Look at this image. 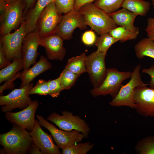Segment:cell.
Here are the masks:
<instances>
[{
  "mask_svg": "<svg viewBox=\"0 0 154 154\" xmlns=\"http://www.w3.org/2000/svg\"><path fill=\"white\" fill-rule=\"evenodd\" d=\"M33 143L29 132L14 123L10 131L0 135V144L5 154H27Z\"/></svg>",
  "mask_w": 154,
  "mask_h": 154,
  "instance_id": "6da1fadb",
  "label": "cell"
},
{
  "mask_svg": "<svg viewBox=\"0 0 154 154\" xmlns=\"http://www.w3.org/2000/svg\"><path fill=\"white\" fill-rule=\"evenodd\" d=\"M78 11L83 16L86 25L98 35L108 33L117 27L108 14L92 3L84 5Z\"/></svg>",
  "mask_w": 154,
  "mask_h": 154,
  "instance_id": "7a4b0ae2",
  "label": "cell"
},
{
  "mask_svg": "<svg viewBox=\"0 0 154 154\" xmlns=\"http://www.w3.org/2000/svg\"><path fill=\"white\" fill-rule=\"evenodd\" d=\"M141 66L137 65L132 72V74L129 82L122 85L117 94L113 98L109 104L113 107L126 106L134 109L135 107L134 95L135 89L139 87L147 86L141 80L140 71Z\"/></svg>",
  "mask_w": 154,
  "mask_h": 154,
  "instance_id": "3957f363",
  "label": "cell"
},
{
  "mask_svg": "<svg viewBox=\"0 0 154 154\" xmlns=\"http://www.w3.org/2000/svg\"><path fill=\"white\" fill-rule=\"evenodd\" d=\"M132 74L131 72H121L115 68L107 69L103 82L98 87L91 90L90 93L94 97L110 95L114 98L118 93L123 82L130 78Z\"/></svg>",
  "mask_w": 154,
  "mask_h": 154,
  "instance_id": "277c9868",
  "label": "cell"
},
{
  "mask_svg": "<svg viewBox=\"0 0 154 154\" xmlns=\"http://www.w3.org/2000/svg\"><path fill=\"white\" fill-rule=\"evenodd\" d=\"M27 34L26 22L24 20L19 28L14 33H9L1 37L0 43L8 60L22 57L23 42Z\"/></svg>",
  "mask_w": 154,
  "mask_h": 154,
  "instance_id": "5b68a950",
  "label": "cell"
},
{
  "mask_svg": "<svg viewBox=\"0 0 154 154\" xmlns=\"http://www.w3.org/2000/svg\"><path fill=\"white\" fill-rule=\"evenodd\" d=\"M36 117L40 125L50 132L56 145L62 149L76 144L86 138L83 133L78 130L68 131L59 129L42 116L37 115Z\"/></svg>",
  "mask_w": 154,
  "mask_h": 154,
  "instance_id": "8992f818",
  "label": "cell"
},
{
  "mask_svg": "<svg viewBox=\"0 0 154 154\" xmlns=\"http://www.w3.org/2000/svg\"><path fill=\"white\" fill-rule=\"evenodd\" d=\"M62 16L58 11L54 1L50 3L40 16L35 31L40 37L54 34Z\"/></svg>",
  "mask_w": 154,
  "mask_h": 154,
  "instance_id": "52a82bcc",
  "label": "cell"
},
{
  "mask_svg": "<svg viewBox=\"0 0 154 154\" xmlns=\"http://www.w3.org/2000/svg\"><path fill=\"white\" fill-rule=\"evenodd\" d=\"M33 83L23 87L15 89L7 95L0 97V105L2 112H11L13 109H23L28 106L32 101L29 97V92L33 87Z\"/></svg>",
  "mask_w": 154,
  "mask_h": 154,
  "instance_id": "ba28073f",
  "label": "cell"
},
{
  "mask_svg": "<svg viewBox=\"0 0 154 154\" xmlns=\"http://www.w3.org/2000/svg\"><path fill=\"white\" fill-rule=\"evenodd\" d=\"M62 115L53 112L47 117V119L55 124L61 129L71 131L78 130L88 137L90 129L88 123L79 116H74L68 111L61 112Z\"/></svg>",
  "mask_w": 154,
  "mask_h": 154,
  "instance_id": "9c48e42d",
  "label": "cell"
},
{
  "mask_svg": "<svg viewBox=\"0 0 154 154\" xmlns=\"http://www.w3.org/2000/svg\"><path fill=\"white\" fill-rule=\"evenodd\" d=\"M25 5L23 0H17L8 5L3 15L0 17L1 37L16 29L24 20Z\"/></svg>",
  "mask_w": 154,
  "mask_h": 154,
  "instance_id": "30bf717a",
  "label": "cell"
},
{
  "mask_svg": "<svg viewBox=\"0 0 154 154\" xmlns=\"http://www.w3.org/2000/svg\"><path fill=\"white\" fill-rule=\"evenodd\" d=\"M106 54L107 53L96 51L86 56V72L88 73L94 88L100 86L106 76L107 69L105 58Z\"/></svg>",
  "mask_w": 154,
  "mask_h": 154,
  "instance_id": "8fae6325",
  "label": "cell"
},
{
  "mask_svg": "<svg viewBox=\"0 0 154 154\" xmlns=\"http://www.w3.org/2000/svg\"><path fill=\"white\" fill-rule=\"evenodd\" d=\"M83 16L79 11L72 9L62 15L54 34L64 40L72 38L74 30L78 28L82 30L87 28Z\"/></svg>",
  "mask_w": 154,
  "mask_h": 154,
  "instance_id": "7c38bea8",
  "label": "cell"
},
{
  "mask_svg": "<svg viewBox=\"0 0 154 154\" xmlns=\"http://www.w3.org/2000/svg\"><path fill=\"white\" fill-rule=\"evenodd\" d=\"M134 109L143 117H154V90L147 86L137 87L135 89Z\"/></svg>",
  "mask_w": 154,
  "mask_h": 154,
  "instance_id": "4fadbf2b",
  "label": "cell"
},
{
  "mask_svg": "<svg viewBox=\"0 0 154 154\" xmlns=\"http://www.w3.org/2000/svg\"><path fill=\"white\" fill-rule=\"evenodd\" d=\"M38 105L37 101L33 100L28 106L21 111L5 113V117L10 122L15 123L21 128L31 131L35 125V115Z\"/></svg>",
  "mask_w": 154,
  "mask_h": 154,
  "instance_id": "5bb4252c",
  "label": "cell"
},
{
  "mask_svg": "<svg viewBox=\"0 0 154 154\" xmlns=\"http://www.w3.org/2000/svg\"><path fill=\"white\" fill-rule=\"evenodd\" d=\"M38 121L35 119L34 127L29 133L32 140L42 154H60L59 147L55 145L52 137L41 128Z\"/></svg>",
  "mask_w": 154,
  "mask_h": 154,
  "instance_id": "9a60e30c",
  "label": "cell"
},
{
  "mask_svg": "<svg viewBox=\"0 0 154 154\" xmlns=\"http://www.w3.org/2000/svg\"><path fill=\"white\" fill-rule=\"evenodd\" d=\"M40 39V37L35 31L27 33L25 37L22 49L24 70L28 69L31 66H33L37 63Z\"/></svg>",
  "mask_w": 154,
  "mask_h": 154,
  "instance_id": "2e32d148",
  "label": "cell"
},
{
  "mask_svg": "<svg viewBox=\"0 0 154 154\" xmlns=\"http://www.w3.org/2000/svg\"><path fill=\"white\" fill-rule=\"evenodd\" d=\"M63 40L55 34L40 37V45L44 48L47 58L50 60H62L66 54Z\"/></svg>",
  "mask_w": 154,
  "mask_h": 154,
  "instance_id": "e0dca14e",
  "label": "cell"
},
{
  "mask_svg": "<svg viewBox=\"0 0 154 154\" xmlns=\"http://www.w3.org/2000/svg\"><path fill=\"white\" fill-rule=\"evenodd\" d=\"M51 64L43 55H41L38 61L30 68L24 70L16 75V78L21 80L20 88L29 84L37 76L51 68Z\"/></svg>",
  "mask_w": 154,
  "mask_h": 154,
  "instance_id": "ac0fdd59",
  "label": "cell"
},
{
  "mask_svg": "<svg viewBox=\"0 0 154 154\" xmlns=\"http://www.w3.org/2000/svg\"><path fill=\"white\" fill-rule=\"evenodd\" d=\"M117 26L123 27L132 31H139V28L134 25L137 15L123 8L108 14Z\"/></svg>",
  "mask_w": 154,
  "mask_h": 154,
  "instance_id": "d6986e66",
  "label": "cell"
},
{
  "mask_svg": "<svg viewBox=\"0 0 154 154\" xmlns=\"http://www.w3.org/2000/svg\"><path fill=\"white\" fill-rule=\"evenodd\" d=\"M12 60L11 64L0 71V83L6 81L5 85L9 88L11 87L10 83L15 79V77L17 73L24 68L22 57L14 58Z\"/></svg>",
  "mask_w": 154,
  "mask_h": 154,
  "instance_id": "ffe728a7",
  "label": "cell"
},
{
  "mask_svg": "<svg viewBox=\"0 0 154 154\" xmlns=\"http://www.w3.org/2000/svg\"><path fill=\"white\" fill-rule=\"evenodd\" d=\"M134 50L136 57L139 59L145 56L154 59V41L148 37L139 41L135 45Z\"/></svg>",
  "mask_w": 154,
  "mask_h": 154,
  "instance_id": "44dd1931",
  "label": "cell"
},
{
  "mask_svg": "<svg viewBox=\"0 0 154 154\" xmlns=\"http://www.w3.org/2000/svg\"><path fill=\"white\" fill-rule=\"evenodd\" d=\"M150 7V2L143 0H125L122 8H125L138 15H146Z\"/></svg>",
  "mask_w": 154,
  "mask_h": 154,
  "instance_id": "7402d4cb",
  "label": "cell"
},
{
  "mask_svg": "<svg viewBox=\"0 0 154 154\" xmlns=\"http://www.w3.org/2000/svg\"><path fill=\"white\" fill-rule=\"evenodd\" d=\"M86 56L85 53L69 59L65 68L74 73L80 76L86 72Z\"/></svg>",
  "mask_w": 154,
  "mask_h": 154,
  "instance_id": "603a6c76",
  "label": "cell"
},
{
  "mask_svg": "<svg viewBox=\"0 0 154 154\" xmlns=\"http://www.w3.org/2000/svg\"><path fill=\"white\" fill-rule=\"evenodd\" d=\"M139 31H130L125 27L119 26L110 30L109 33L115 39L121 43L135 39Z\"/></svg>",
  "mask_w": 154,
  "mask_h": 154,
  "instance_id": "cb8c5ba5",
  "label": "cell"
},
{
  "mask_svg": "<svg viewBox=\"0 0 154 154\" xmlns=\"http://www.w3.org/2000/svg\"><path fill=\"white\" fill-rule=\"evenodd\" d=\"M125 0H97L94 3L108 14L114 12L122 7Z\"/></svg>",
  "mask_w": 154,
  "mask_h": 154,
  "instance_id": "d4e9b609",
  "label": "cell"
},
{
  "mask_svg": "<svg viewBox=\"0 0 154 154\" xmlns=\"http://www.w3.org/2000/svg\"><path fill=\"white\" fill-rule=\"evenodd\" d=\"M117 41L109 33L101 34L97 39L95 43L97 47L96 51L98 52L107 53L110 47Z\"/></svg>",
  "mask_w": 154,
  "mask_h": 154,
  "instance_id": "484cf974",
  "label": "cell"
},
{
  "mask_svg": "<svg viewBox=\"0 0 154 154\" xmlns=\"http://www.w3.org/2000/svg\"><path fill=\"white\" fill-rule=\"evenodd\" d=\"M135 149L140 154H154V136L145 137L139 141Z\"/></svg>",
  "mask_w": 154,
  "mask_h": 154,
  "instance_id": "4316f807",
  "label": "cell"
},
{
  "mask_svg": "<svg viewBox=\"0 0 154 154\" xmlns=\"http://www.w3.org/2000/svg\"><path fill=\"white\" fill-rule=\"evenodd\" d=\"M79 76L65 68L58 77L63 90L68 89L74 84Z\"/></svg>",
  "mask_w": 154,
  "mask_h": 154,
  "instance_id": "83f0119b",
  "label": "cell"
},
{
  "mask_svg": "<svg viewBox=\"0 0 154 154\" xmlns=\"http://www.w3.org/2000/svg\"><path fill=\"white\" fill-rule=\"evenodd\" d=\"M94 144L90 142L74 144L62 149L63 154H86L93 148Z\"/></svg>",
  "mask_w": 154,
  "mask_h": 154,
  "instance_id": "f1b7e54d",
  "label": "cell"
},
{
  "mask_svg": "<svg viewBox=\"0 0 154 154\" xmlns=\"http://www.w3.org/2000/svg\"><path fill=\"white\" fill-rule=\"evenodd\" d=\"M49 88L48 81L40 79L35 86L30 90L29 94H38L40 95H49Z\"/></svg>",
  "mask_w": 154,
  "mask_h": 154,
  "instance_id": "f546056e",
  "label": "cell"
},
{
  "mask_svg": "<svg viewBox=\"0 0 154 154\" xmlns=\"http://www.w3.org/2000/svg\"><path fill=\"white\" fill-rule=\"evenodd\" d=\"M76 0H54L56 8L61 14H65L73 9Z\"/></svg>",
  "mask_w": 154,
  "mask_h": 154,
  "instance_id": "4dcf8cb0",
  "label": "cell"
},
{
  "mask_svg": "<svg viewBox=\"0 0 154 154\" xmlns=\"http://www.w3.org/2000/svg\"><path fill=\"white\" fill-rule=\"evenodd\" d=\"M48 81L49 88V95L52 97H58L60 92L64 90L59 77L53 80H49Z\"/></svg>",
  "mask_w": 154,
  "mask_h": 154,
  "instance_id": "1f68e13d",
  "label": "cell"
},
{
  "mask_svg": "<svg viewBox=\"0 0 154 154\" xmlns=\"http://www.w3.org/2000/svg\"><path fill=\"white\" fill-rule=\"evenodd\" d=\"M96 37L95 34L93 31L90 30L84 32L82 37V40L86 45L90 46L95 44Z\"/></svg>",
  "mask_w": 154,
  "mask_h": 154,
  "instance_id": "d6a6232c",
  "label": "cell"
},
{
  "mask_svg": "<svg viewBox=\"0 0 154 154\" xmlns=\"http://www.w3.org/2000/svg\"><path fill=\"white\" fill-rule=\"evenodd\" d=\"M147 37L154 41V18L149 17L147 19V25L145 29Z\"/></svg>",
  "mask_w": 154,
  "mask_h": 154,
  "instance_id": "836d02e7",
  "label": "cell"
},
{
  "mask_svg": "<svg viewBox=\"0 0 154 154\" xmlns=\"http://www.w3.org/2000/svg\"><path fill=\"white\" fill-rule=\"evenodd\" d=\"M143 73L149 75L151 78L149 85L150 88L154 90V65H152L148 68H144L142 70Z\"/></svg>",
  "mask_w": 154,
  "mask_h": 154,
  "instance_id": "e575fe53",
  "label": "cell"
},
{
  "mask_svg": "<svg viewBox=\"0 0 154 154\" xmlns=\"http://www.w3.org/2000/svg\"><path fill=\"white\" fill-rule=\"evenodd\" d=\"M11 63L7 59L2 45L0 43V68L2 69L6 67Z\"/></svg>",
  "mask_w": 154,
  "mask_h": 154,
  "instance_id": "d590c367",
  "label": "cell"
},
{
  "mask_svg": "<svg viewBox=\"0 0 154 154\" xmlns=\"http://www.w3.org/2000/svg\"><path fill=\"white\" fill-rule=\"evenodd\" d=\"M25 5L23 11V17L34 6L37 0H23Z\"/></svg>",
  "mask_w": 154,
  "mask_h": 154,
  "instance_id": "8d00e7d4",
  "label": "cell"
},
{
  "mask_svg": "<svg viewBox=\"0 0 154 154\" xmlns=\"http://www.w3.org/2000/svg\"><path fill=\"white\" fill-rule=\"evenodd\" d=\"M95 0H76L73 9L78 11L80 8L86 4L92 3Z\"/></svg>",
  "mask_w": 154,
  "mask_h": 154,
  "instance_id": "74e56055",
  "label": "cell"
},
{
  "mask_svg": "<svg viewBox=\"0 0 154 154\" xmlns=\"http://www.w3.org/2000/svg\"><path fill=\"white\" fill-rule=\"evenodd\" d=\"M29 153L30 154H42L40 149L34 143L31 147Z\"/></svg>",
  "mask_w": 154,
  "mask_h": 154,
  "instance_id": "f35d334b",
  "label": "cell"
},
{
  "mask_svg": "<svg viewBox=\"0 0 154 154\" xmlns=\"http://www.w3.org/2000/svg\"><path fill=\"white\" fill-rule=\"evenodd\" d=\"M3 0L7 4V5H9L11 4L14 1L17 0Z\"/></svg>",
  "mask_w": 154,
  "mask_h": 154,
  "instance_id": "ab89813d",
  "label": "cell"
},
{
  "mask_svg": "<svg viewBox=\"0 0 154 154\" xmlns=\"http://www.w3.org/2000/svg\"><path fill=\"white\" fill-rule=\"evenodd\" d=\"M152 4L153 6V8L154 9V2H152Z\"/></svg>",
  "mask_w": 154,
  "mask_h": 154,
  "instance_id": "60d3db41",
  "label": "cell"
},
{
  "mask_svg": "<svg viewBox=\"0 0 154 154\" xmlns=\"http://www.w3.org/2000/svg\"><path fill=\"white\" fill-rule=\"evenodd\" d=\"M151 1H152V2H154V0H151Z\"/></svg>",
  "mask_w": 154,
  "mask_h": 154,
  "instance_id": "b9f144b4",
  "label": "cell"
}]
</instances>
